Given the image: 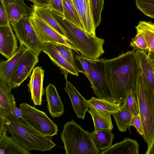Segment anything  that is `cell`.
Instances as JSON below:
<instances>
[{
    "mask_svg": "<svg viewBox=\"0 0 154 154\" xmlns=\"http://www.w3.org/2000/svg\"><path fill=\"white\" fill-rule=\"evenodd\" d=\"M24 45L20 46L14 55L6 60L0 63V83L8 84L13 70L19 60L28 50Z\"/></svg>",
    "mask_w": 154,
    "mask_h": 154,
    "instance_id": "17",
    "label": "cell"
},
{
    "mask_svg": "<svg viewBox=\"0 0 154 154\" xmlns=\"http://www.w3.org/2000/svg\"><path fill=\"white\" fill-rule=\"evenodd\" d=\"M137 8L145 15L154 19V0H135Z\"/></svg>",
    "mask_w": 154,
    "mask_h": 154,
    "instance_id": "33",
    "label": "cell"
},
{
    "mask_svg": "<svg viewBox=\"0 0 154 154\" xmlns=\"http://www.w3.org/2000/svg\"><path fill=\"white\" fill-rule=\"evenodd\" d=\"M47 107L51 116L59 118L64 113L63 105L54 85L49 84L45 88Z\"/></svg>",
    "mask_w": 154,
    "mask_h": 154,
    "instance_id": "18",
    "label": "cell"
},
{
    "mask_svg": "<svg viewBox=\"0 0 154 154\" xmlns=\"http://www.w3.org/2000/svg\"><path fill=\"white\" fill-rule=\"evenodd\" d=\"M29 20L41 42L44 44L50 43L59 44L69 47L77 52L68 40L63 36L32 11L30 14Z\"/></svg>",
    "mask_w": 154,
    "mask_h": 154,
    "instance_id": "9",
    "label": "cell"
},
{
    "mask_svg": "<svg viewBox=\"0 0 154 154\" xmlns=\"http://www.w3.org/2000/svg\"><path fill=\"white\" fill-rule=\"evenodd\" d=\"M75 58L79 63L82 73L85 74L88 78L89 76V62L87 58L81 55H76L75 56Z\"/></svg>",
    "mask_w": 154,
    "mask_h": 154,
    "instance_id": "35",
    "label": "cell"
},
{
    "mask_svg": "<svg viewBox=\"0 0 154 154\" xmlns=\"http://www.w3.org/2000/svg\"><path fill=\"white\" fill-rule=\"evenodd\" d=\"M32 8L33 11L37 16L44 20L69 42L67 32L55 17L49 7L39 6L33 5H32Z\"/></svg>",
    "mask_w": 154,
    "mask_h": 154,
    "instance_id": "20",
    "label": "cell"
},
{
    "mask_svg": "<svg viewBox=\"0 0 154 154\" xmlns=\"http://www.w3.org/2000/svg\"><path fill=\"white\" fill-rule=\"evenodd\" d=\"M122 108L130 112L133 116L139 114L135 91L131 92L128 95L122 105Z\"/></svg>",
    "mask_w": 154,
    "mask_h": 154,
    "instance_id": "31",
    "label": "cell"
},
{
    "mask_svg": "<svg viewBox=\"0 0 154 154\" xmlns=\"http://www.w3.org/2000/svg\"><path fill=\"white\" fill-rule=\"evenodd\" d=\"M103 59L88 58L89 62V77L93 92L97 97L122 105L116 99L105 76Z\"/></svg>",
    "mask_w": 154,
    "mask_h": 154,
    "instance_id": "7",
    "label": "cell"
},
{
    "mask_svg": "<svg viewBox=\"0 0 154 154\" xmlns=\"http://www.w3.org/2000/svg\"><path fill=\"white\" fill-rule=\"evenodd\" d=\"M12 88L8 84L0 83V119L6 121L13 113L16 103Z\"/></svg>",
    "mask_w": 154,
    "mask_h": 154,
    "instance_id": "16",
    "label": "cell"
},
{
    "mask_svg": "<svg viewBox=\"0 0 154 154\" xmlns=\"http://www.w3.org/2000/svg\"><path fill=\"white\" fill-rule=\"evenodd\" d=\"M44 70L41 66H38L33 70L27 85L31 93V99L36 106L42 104V97L44 94L43 80Z\"/></svg>",
    "mask_w": 154,
    "mask_h": 154,
    "instance_id": "14",
    "label": "cell"
},
{
    "mask_svg": "<svg viewBox=\"0 0 154 154\" xmlns=\"http://www.w3.org/2000/svg\"><path fill=\"white\" fill-rule=\"evenodd\" d=\"M8 131L29 151L44 152L51 150L56 145L52 136H44L29 126L22 118H16L12 115L7 119Z\"/></svg>",
    "mask_w": 154,
    "mask_h": 154,
    "instance_id": "3",
    "label": "cell"
},
{
    "mask_svg": "<svg viewBox=\"0 0 154 154\" xmlns=\"http://www.w3.org/2000/svg\"><path fill=\"white\" fill-rule=\"evenodd\" d=\"M0 154H31L30 151L13 136L7 135L0 138Z\"/></svg>",
    "mask_w": 154,
    "mask_h": 154,
    "instance_id": "22",
    "label": "cell"
},
{
    "mask_svg": "<svg viewBox=\"0 0 154 154\" xmlns=\"http://www.w3.org/2000/svg\"><path fill=\"white\" fill-rule=\"evenodd\" d=\"M139 145L134 140L125 138L108 149L100 152V154H138Z\"/></svg>",
    "mask_w": 154,
    "mask_h": 154,
    "instance_id": "21",
    "label": "cell"
},
{
    "mask_svg": "<svg viewBox=\"0 0 154 154\" xmlns=\"http://www.w3.org/2000/svg\"><path fill=\"white\" fill-rule=\"evenodd\" d=\"M130 125L134 126L139 134L142 136L143 134V129L141 121L139 114L133 116L131 119Z\"/></svg>",
    "mask_w": 154,
    "mask_h": 154,
    "instance_id": "38",
    "label": "cell"
},
{
    "mask_svg": "<svg viewBox=\"0 0 154 154\" xmlns=\"http://www.w3.org/2000/svg\"><path fill=\"white\" fill-rule=\"evenodd\" d=\"M88 112L91 115L94 124V130L109 129L112 130L113 126L110 114L88 106Z\"/></svg>",
    "mask_w": 154,
    "mask_h": 154,
    "instance_id": "23",
    "label": "cell"
},
{
    "mask_svg": "<svg viewBox=\"0 0 154 154\" xmlns=\"http://www.w3.org/2000/svg\"><path fill=\"white\" fill-rule=\"evenodd\" d=\"M90 1L93 20L96 28L102 21L101 14L103 8L104 0H90Z\"/></svg>",
    "mask_w": 154,
    "mask_h": 154,
    "instance_id": "30",
    "label": "cell"
},
{
    "mask_svg": "<svg viewBox=\"0 0 154 154\" xmlns=\"http://www.w3.org/2000/svg\"><path fill=\"white\" fill-rule=\"evenodd\" d=\"M60 137L66 154H100L93 142L91 133L84 130L74 120L64 125Z\"/></svg>",
    "mask_w": 154,
    "mask_h": 154,
    "instance_id": "5",
    "label": "cell"
},
{
    "mask_svg": "<svg viewBox=\"0 0 154 154\" xmlns=\"http://www.w3.org/2000/svg\"><path fill=\"white\" fill-rule=\"evenodd\" d=\"M109 129L94 130L91 133L93 142L97 149L103 151L112 146L114 134Z\"/></svg>",
    "mask_w": 154,
    "mask_h": 154,
    "instance_id": "24",
    "label": "cell"
},
{
    "mask_svg": "<svg viewBox=\"0 0 154 154\" xmlns=\"http://www.w3.org/2000/svg\"><path fill=\"white\" fill-rule=\"evenodd\" d=\"M88 106L112 115L121 110L122 106L119 104L92 97L87 100Z\"/></svg>",
    "mask_w": 154,
    "mask_h": 154,
    "instance_id": "26",
    "label": "cell"
},
{
    "mask_svg": "<svg viewBox=\"0 0 154 154\" xmlns=\"http://www.w3.org/2000/svg\"><path fill=\"white\" fill-rule=\"evenodd\" d=\"M137 32L135 36L132 39L130 45L136 51H140L147 53L149 51V49L145 39L141 33Z\"/></svg>",
    "mask_w": 154,
    "mask_h": 154,
    "instance_id": "34",
    "label": "cell"
},
{
    "mask_svg": "<svg viewBox=\"0 0 154 154\" xmlns=\"http://www.w3.org/2000/svg\"><path fill=\"white\" fill-rule=\"evenodd\" d=\"M30 14L25 15L18 21L10 22V25L20 44L23 45L38 56L42 51L44 44L30 23Z\"/></svg>",
    "mask_w": 154,
    "mask_h": 154,
    "instance_id": "8",
    "label": "cell"
},
{
    "mask_svg": "<svg viewBox=\"0 0 154 154\" xmlns=\"http://www.w3.org/2000/svg\"><path fill=\"white\" fill-rule=\"evenodd\" d=\"M12 115L16 118H22L21 110L16 106L14 109Z\"/></svg>",
    "mask_w": 154,
    "mask_h": 154,
    "instance_id": "43",
    "label": "cell"
},
{
    "mask_svg": "<svg viewBox=\"0 0 154 154\" xmlns=\"http://www.w3.org/2000/svg\"><path fill=\"white\" fill-rule=\"evenodd\" d=\"M63 0H50L48 7L52 10L63 16Z\"/></svg>",
    "mask_w": 154,
    "mask_h": 154,
    "instance_id": "37",
    "label": "cell"
},
{
    "mask_svg": "<svg viewBox=\"0 0 154 154\" xmlns=\"http://www.w3.org/2000/svg\"><path fill=\"white\" fill-rule=\"evenodd\" d=\"M112 115L120 131L125 132L127 129L130 130L131 122L133 116L131 113L122 107L120 110Z\"/></svg>",
    "mask_w": 154,
    "mask_h": 154,
    "instance_id": "28",
    "label": "cell"
},
{
    "mask_svg": "<svg viewBox=\"0 0 154 154\" xmlns=\"http://www.w3.org/2000/svg\"><path fill=\"white\" fill-rule=\"evenodd\" d=\"M42 52L47 54L53 63L61 70L66 80L68 73L79 76V73L60 53L53 44H44Z\"/></svg>",
    "mask_w": 154,
    "mask_h": 154,
    "instance_id": "12",
    "label": "cell"
},
{
    "mask_svg": "<svg viewBox=\"0 0 154 154\" xmlns=\"http://www.w3.org/2000/svg\"><path fill=\"white\" fill-rule=\"evenodd\" d=\"M64 89L69 96L77 117L84 119L86 113L89 108L87 100L81 94L73 85L67 80Z\"/></svg>",
    "mask_w": 154,
    "mask_h": 154,
    "instance_id": "15",
    "label": "cell"
},
{
    "mask_svg": "<svg viewBox=\"0 0 154 154\" xmlns=\"http://www.w3.org/2000/svg\"><path fill=\"white\" fill-rule=\"evenodd\" d=\"M34 5L42 7H48L50 0H28Z\"/></svg>",
    "mask_w": 154,
    "mask_h": 154,
    "instance_id": "40",
    "label": "cell"
},
{
    "mask_svg": "<svg viewBox=\"0 0 154 154\" xmlns=\"http://www.w3.org/2000/svg\"><path fill=\"white\" fill-rule=\"evenodd\" d=\"M81 20L84 29L96 35V27L92 15L90 0H71Z\"/></svg>",
    "mask_w": 154,
    "mask_h": 154,
    "instance_id": "13",
    "label": "cell"
},
{
    "mask_svg": "<svg viewBox=\"0 0 154 154\" xmlns=\"http://www.w3.org/2000/svg\"><path fill=\"white\" fill-rule=\"evenodd\" d=\"M147 57L150 64L154 69V51H149Z\"/></svg>",
    "mask_w": 154,
    "mask_h": 154,
    "instance_id": "42",
    "label": "cell"
},
{
    "mask_svg": "<svg viewBox=\"0 0 154 154\" xmlns=\"http://www.w3.org/2000/svg\"><path fill=\"white\" fill-rule=\"evenodd\" d=\"M10 24L7 12L3 0H0V26H3Z\"/></svg>",
    "mask_w": 154,
    "mask_h": 154,
    "instance_id": "36",
    "label": "cell"
},
{
    "mask_svg": "<svg viewBox=\"0 0 154 154\" xmlns=\"http://www.w3.org/2000/svg\"><path fill=\"white\" fill-rule=\"evenodd\" d=\"M135 92L143 128L142 137L148 145L154 138V93L148 86L141 71Z\"/></svg>",
    "mask_w": 154,
    "mask_h": 154,
    "instance_id": "4",
    "label": "cell"
},
{
    "mask_svg": "<svg viewBox=\"0 0 154 154\" xmlns=\"http://www.w3.org/2000/svg\"><path fill=\"white\" fill-rule=\"evenodd\" d=\"M3 1L10 22L18 21L33 11L32 8L29 7L23 0Z\"/></svg>",
    "mask_w": 154,
    "mask_h": 154,
    "instance_id": "19",
    "label": "cell"
},
{
    "mask_svg": "<svg viewBox=\"0 0 154 154\" xmlns=\"http://www.w3.org/2000/svg\"><path fill=\"white\" fill-rule=\"evenodd\" d=\"M135 28L137 32L144 37L149 51H154V23L151 21H140Z\"/></svg>",
    "mask_w": 154,
    "mask_h": 154,
    "instance_id": "27",
    "label": "cell"
},
{
    "mask_svg": "<svg viewBox=\"0 0 154 154\" xmlns=\"http://www.w3.org/2000/svg\"><path fill=\"white\" fill-rule=\"evenodd\" d=\"M22 118L31 127L44 136H53L58 131V126L44 112L26 103L20 104Z\"/></svg>",
    "mask_w": 154,
    "mask_h": 154,
    "instance_id": "6",
    "label": "cell"
},
{
    "mask_svg": "<svg viewBox=\"0 0 154 154\" xmlns=\"http://www.w3.org/2000/svg\"><path fill=\"white\" fill-rule=\"evenodd\" d=\"M0 119V138L7 135L8 131L7 125L5 121L2 119Z\"/></svg>",
    "mask_w": 154,
    "mask_h": 154,
    "instance_id": "39",
    "label": "cell"
},
{
    "mask_svg": "<svg viewBox=\"0 0 154 154\" xmlns=\"http://www.w3.org/2000/svg\"><path fill=\"white\" fill-rule=\"evenodd\" d=\"M105 79L116 99L122 105L128 95L135 91L141 69L134 50L110 59H103Z\"/></svg>",
    "mask_w": 154,
    "mask_h": 154,
    "instance_id": "1",
    "label": "cell"
},
{
    "mask_svg": "<svg viewBox=\"0 0 154 154\" xmlns=\"http://www.w3.org/2000/svg\"><path fill=\"white\" fill-rule=\"evenodd\" d=\"M57 49L66 60L78 72L82 73L75 64L72 49L65 45L59 44H53Z\"/></svg>",
    "mask_w": 154,
    "mask_h": 154,
    "instance_id": "32",
    "label": "cell"
},
{
    "mask_svg": "<svg viewBox=\"0 0 154 154\" xmlns=\"http://www.w3.org/2000/svg\"><path fill=\"white\" fill-rule=\"evenodd\" d=\"M145 153L154 154V138H153L149 144L148 145L147 149Z\"/></svg>",
    "mask_w": 154,
    "mask_h": 154,
    "instance_id": "41",
    "label": "cell"
},
{
    "mask_svg": "<svg viewBox=\"0 0 154 154\" xmlns=\"http://www.w3.org/2000/svg\"><path fill=\"white\" fill-rule=\"evenodd\" d=\"M136 53L144 78L154 93V69L148 59L147 53L137 51Z\"/></svg>",
    "mask_w": 154,
    "mask_h": 154,
    "instance_id": "25",
    "label": "cell"
},
{
    "mask_svg": "<svg viewBox=\"0 0 154 154\" xmlns=\"http://www.w3.org/2000/svg\"><path fill=\"white\" fill-rule=\"evenodd\" d=\"M63 17L83 29L79 16L71 0H63Z\"/></svg>",
    "mask_w": 154,
    "mask_h": 154,
    "instance_id": "29",
    "label": "cell"
},
{
    "mask_svg": "<svg viewBox=\"0 0 154 154\" xmlns=\"http://www.w3.org/2000/svg\"><path fill=\"white\" fill-rule=\"evenodd\" d=\"M38 62V56L28 49L14 68L8 85L12 89L19 87L31 75Z\"/></svg>",
    "mask_w": 154,
    "mask_h": 154,
    "instance_id": "10",
    "label": "cell"
},
{
    "mask_svg": "<svg viewBox=\"0 0 154 154\" xmlns=\"http://www.w3.org/2000/svg\"><path fill=\"white\" fill-rule=\"evenodd\" d=\"M10 24L0 26V53L8 59L17 52V40Z\"/></svg>",
    "mask_w": 154,
    "mask_h": 154,
    "instance_id": "11",
    "label": "cell"
},
{
    "mask_svg": "<svg viewBox=\"0 0 154 154\" xmlns=\"http://www.w3.org/2000/svg\"><path fill=\"white\" fill-rule=\"evenodd\" d=\"M51 10L55 17L67 32L70 43L78 53L79 52L81 55L87 58L96 60L105 53L103 49L104 39L88 33Z\"/></svg>",
    "mask_w": 154,
    "mask_h": 154,
    "instance_id": "2",
    "label": "cell"
}]
</instances>
